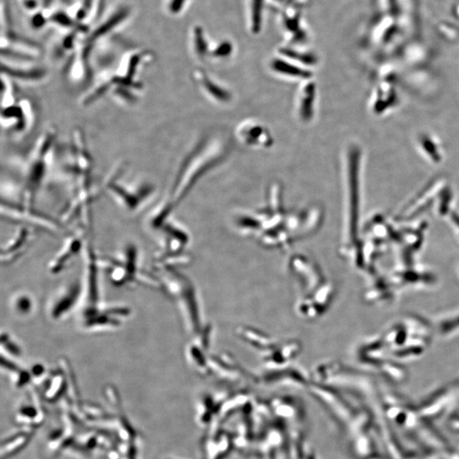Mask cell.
I'll use <instances>...</instances> for the list:
<instances>
[{
  "label": "cell",
  "instance_id": "cell-2",
  "mask_svg": "<svg viewBox=\"0 0 459 459\" xmlns=\"http://www.w3.org/2000/svg\"><path fill=\"white\" fill-rule=\"evenodd\" d=\"M93 169L94 161L83 130L76 129L71 137L69 158L65 171L69 180L72 198L62 215L64 222H71L81 216L89 220L92 202L99 194L94 187Z\"/></svg>",
  "mask_w": 459,
  "mask_h": 459
},
{
  "label": "cell",
  "instance_id": "cell-7",
  "mask_svg": "<svg viewBox=\"0 0 459 459\" xmlns=\"http://www.w3.org/2000/svg\"><path fill=\"white\" fill-rule=\"evenodd\" d=\"M2 74L16 83L37 84L47 80L48 72L36 62L2 59Z\"/></svg>",
  "mask_w": 459,
  "mask_h": 459
},
{
  "label": "cell",
  "instance_id": "cell-9",
  "mask_svg": "<svg viewBox=\"0 0 459 459\" xmlns=\"http://www.w3.org/2000/svg\"><path fill=\"white\" fill-rule=\"evenodd\" d=\"M82 247V240L78 236H73L69 242H67L65 249L60 253L59 256L51 264L50 269L53 273L62 271L65 264L80 250Z\"/></svg>",
  "mask_w": 459,
  "mask_h": 459
},
{
  "label": "cell",
  "instance_id": "cell-11",
  "mask_svg": "<svg viewBox=\"0 0 459 459\" xmlns=\"http://www.w3.org/2000/svg\"><path fill=\"white\" fill-rule=\"evenodd\" d=\"M2 345H3V347H6V349L11 354H20L19 347L11 340L8 334H3L2 335Z\"/></svg>",
  "mask_w": 459,
  "mask_h": 459
},
{
  "label": "cell",
  "instance_id": "cell-6",
  "mask_svg": "<svg viewBox=\"0 0 459 459\" xmlns=\"http://www.w3.org/2000/svg\"><path fill=\"white\" fill-rule=\"evenodd\" d=\"M2 217L6 220L24 222L37 226L48 232L57 233L62 229L61 224L49 215L37 210L35 207H29L19 201L2 200L1 203Z\"/></svg>",
  "mask_w": 459,
  "mask_h": 459
},
{
  "label": "cell",
  "instance_id": "cell-8",
  "mask_svg": "<svg viewBox=\"0 0 459 459\" xmlns=\"http://www.w3.org/2000/svg\"><path fill=\"white\" fill-rule=\"evenodd\" d=\"M80 293L79 285L75 284L69 288V291L63 294L62 298H59L57 303L52 306L51 316L55 319L60 318L66 312L70 311L73 304L75 303L77 298Z\"/></svg>",
  "mask_w": 459,
  "mask_h": 459
},
{
  "label": "cell",
  "instance_id": "cell-4",
  "mask_svg": "<svg viewBox=\"0 0 459 459\" xmlns=\"http://www.w3.org/2000/svg\"><path fill=\"white\" fill-rule=\"evenodd\" d=\"M125 164H119L106 178L102 187L128 211H135L155 193V186L147 181H124Z\"/></svg>",
  "mask_w": 459,
  "mask_h": 459
},
{
  "label": "cell",
  "instance_id": "cell-5",
  "mask_svg": "<svg viewBox=\"0 0 459 459\" xmlns=\"http://www.w3.org/2000/svg\"><path fill=\"white\" fill-rule=\"evenodd\" d=\"M1 108L2 129L11 136L22 137L35 128L38 111L32 98L20 95L16 100Z\"/></svg>",
  "mask_w": 459,
  "mask_h": 459
},
{
  "label": "cell",
  "instance_id": "cell-10",
  "mask_svg": "<svg viewBox=\"0 0 459 459\" xmlns=\"http://www.w3.org/2000/svg\"><path fill=\"white\" fill-rule=\"evenodd\" d=\"M16 308L21 313H27L32 308V302L30 298L26 296H22L16 300Z\"/></svg>",
  "mask_w": 459,
  "mask_h": 459
},
{
  "label": "cell",
  "instance_id": "cell-3",
  "mask_svg": "<svg viewBox=\"0 0 459 459\" xmlns=\"http://www.w3.org/2000/svg\"><path fill=\"white\" fill-rule=\"evenodd\" d=\"M57 140V129L48 127L32 145L21 168V203L34 207L36 198L48 175Z\"/></svg>",
  "mask_w": 459,
  "mask_h": 459
},
{
  "label": "cell",
  "instance_id": "cell-1",
  "mask_svg": "<svg viewBox=\"0 0 459 459\" xmlns=\"http://www.w3.org/2000/svg\"><path fill=\"white\" fill-rule=\"evenodd\" d=\"M151 60L148 52L135 51L124 56L118 67L104 68L94 73L91 83L80 99L81 106L89 107L110 94L124 106L136 104L144 90L140 74Z\"/></svg>",
  "mask_w": 459,
  "mask_h": 459
}]
</instances>
